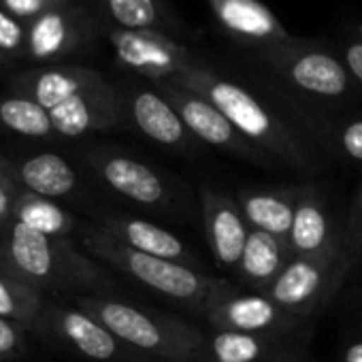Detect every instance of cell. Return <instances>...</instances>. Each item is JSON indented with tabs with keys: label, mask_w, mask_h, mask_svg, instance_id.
Instances as JSON below:
<instances>
[{
	"label": "cell",
	"mask_w": 362,
	"mask_h": 362,
	"mask_svg": "<svg viewBox=\"0 0 362 362\" xmlns=\"http://www.w3.org/2000/svg\"><path fill=\"white\" fill-rule=\"evenodd\" d=\"M0 271L52 298L115 296L117 281L71 239L47 237L11 222L0 233Z\"/></svg>",
	"instance_id": "obj_1"
},
{
	"label": "cell",
	"mask_w": 362,
	"mask_h": 362,
	"mask_svg": "<svg viewBox=\"0 0 362 362\" xmlns=\"http://www.w3.org/2000/svg\"><path fill=\"white\" fill-rule=\"evenodd\" d=\"M11 92L28 96L52 115L56 134L79 139L111 130L119 122L122 103L113 86L86 66H43L18 73Z\"/></svg>",
	"instance_id": "obj_2"
},
{
	"label": "cell",
	"mask_w": 362,
	"mask_h": 362,
	"mask_svg": "<svg viewBox=\"0 0 362 362\" xmlns=\"http://www.w3.org/2000/svg\"><path fill=\"white\" fill-rule=\"evenodd\" d=\"M79 243L100 264H107L147 290L199 313L233 286L230 281L211 277L199 269L136 252L96 224L81 228Z\"/></svg>",
	"instance_id": "obj_3"
},
{
	"label": "cell",
	"mask_w": 362,
	"mask_h": 362,
	"mask_svg": "<svg viewBox=\"0 0 362 362\" xmlns=\"http://www.w3.org/2000/svg\"><path fill=\"white\" fill-rule=\"evenodd\" d=\"M73 303L153 362H203L207 330L177 315L117 296H77Z\"/></svg>",
	"instance_id": "obj_4"
},
{
	"label": "cell",
	"mask_w": 362,
	"mask_h": 362,
	"mask_svg": "<svg viewBox=\"0 0 362 362\" xmlns=\"http://www.w3.org/2000/svg\"><path fill=\"white\" fill-rule=\"evenodd\" d=\"M173 83L192 90L214 103L226 115V119L258 149H264L303 170H309L313 166L300 141L241 86L218 77L197 62H192L179 77H175Z\"/></svg>",
	"instance_id": "obj_5"
},
{
	"label": "cell",
	"mask_w": 362,
	"mask_h": 362,
	"mask_svg": "<svg viewBox=\"0 0 362 362\" xmlns=\"http://www.w3.org/2000/svg\"><path fill=\"white\" fill-rule=\"evenodd\" d=\"M30 332L88 362H153L117 339L86 309L64 298L47 296Z\"/></svg>",
	"instance_id": "obj_6"
},
{
	"label": "cell",
	"mask_w": 362,
	"mask_h": 362,
	"mask_svg": "<svg viewBox=\"0 0 362 362\" xmlns=\"http://www.w3.org/2000/svg\"><path fill=\"white\" fill-rule=\"evenodd\" d=\"M351 269L341 243L315 256H292L264 294L281 309L309 320L332 300Z\"/></svg>",
	"instance_id": "obj_7"
},
{
	"label": "cell",
	"mask_w": 362,
	"mask_h": 362,
	"mask_svg": "<svg viewBox=\"0 0 362 362\" xmlns=\"http://www.w3.org/2000/svg\"><path fill=\"white\" fill-rule=\"evenodd\" d=\"M203 317L214 330L247 334H298L309 326V320L281 309L267 294H243L235 286L222 292L203 311Z\"/></svg>",
	"instance_id": "obj_8"
},
{
	"label": "cell",
	"mask_w": 362,
	"mask_h": 362,
	"mask_svg": "<svg viewBox=\"0 0 362 362\" xmlns=\"http://www.w3.org/2000/svg\"><path fill=\"white\" fill-rule=\"evenodd\" d=\"M86 162L111 192L134 205L160 209L170 201V190L164 177L128 153L96 147L86 151Z\"/></svg>",
	"instance_id": "obj_9"
},
{
	"label": "cell",
	"mask_w": 362,
	"mask_h": 362,
	"mask_svg": "<svg viewBox=\"0 0 362 362\" xmlns=\"http://www.w3.org/2000/svg\"><path fill=\"white\" fill-rule=\"evenodd\" d=\"M156 90L175 107L179 117L184 119L186 128L192 132V136L201 139L203 143L230 151L239 158L247 160H260L258 147L252 145L228 119L226 115L209 103L205 96L181 88L173 81H158Z\"/></svg>",
	"instance_id": "obj_10"
},
{
	"label": "cell",
	"mask_w": 362,
	"mask_h": 362,
	"mask_svg": "<svg viewBox=\"0 0 362 362\" xmlns=\"http://www.w3.org/2000/svg\"><path fill=\"white\" fill-rule=\"evenodd\" d=\"M115 56L126 69L151 79V81H173L184 73L194 60L190 52L153 30H122L109 33Z\"/></svg>",
	"instance_id": "obj_11"
},
{
	"label": "cell",
	"mask_w": 362,
	"mask_h": 362,
	"mask_svg": "<svg viewBox=\"0 0 362 362\" xmlns=\"http://www.w3.org/2000/svg\"><path fill=\"white\" fill-rule=\"evenodd\" d=\"M307 332L298 334H247L207 332L203 362H305Z\"/></svg>",
	"instance_id": "obj_12"
},
{
	"label": "cell",
	"mask_w": 362,
	"mask_h": 362,
	"mask_svg": "<svg viewBox=\"0 0 362 362\" xmlns=\"http://www.w3.org/2000/svg\"><path fill=\"white\" fill-rule=\"evenodd\" d=\"M92 20L77 5H58L28 22L26 56L37 62H56L81 49L92 37Z\"/></svg>",
	"instance_id": "obj_13"
},
{
	"label": "cell",
	"mask_w": 362,
	"mask_h": 362,
	"mask_svg": "<svg viewBox=\"0 0 362 362\" xmlns=\"http://www.w3.org/2000/svg\"><path fill=\"white\" fill-rule=\"evenodd\" d=\"M201 209L214 260L224 269H237L252 230L239 201L226 192L201 188Z\"/></svg>",
	"instance_id": "obj_14"
},
{
	"label": "cell",
	"mask_w": 362,
	"mask_h": 362,
	"mask_svg": "<svg viewBox=\"0 0 362 362\" xmlns=\"http://www.w3.org/2000/svg\"><path fill=\"white\" fill-rule=\"evenodd\" d=\"M341 243L328 199L317 186H298L288 247L292 256H315Z\"/></svg>",
	"instance_id": "obj_15"
},
{
	"label": "cell",
	"mask_w": 362,
	"mask_h": 362,
	"mask_svg": "<svg viewBox=\"0 0 362 362\" xmlns=\"http://www.w3.org/2000/svg\"><path fill=\"white\" fill-rule=\"evenodd\" d=\"M96 226H100L105 233H109L111 237H115L117 241L126 243L128 247H132L136 252H143V254H149L156 258H164V260H173V262L201 271V262L188 250V245L177 235L168 233L166 228H162L153 222L132 218V216H122V214H107L96 222Z\"/></svg>",
	"instance_id": "obj_16"
},
{
	"label": "cell",
	"mask_w": 362,
	"mask_h": 362,
	"mask_svg": "<svg viewBox=\"0 0 362 362\" xmlns=\"http://www.w3.org/2000/svg\"><path fill=\"white\" fill-rule=\"evenodd\" d=\"M218 22L239 41L279 45L288 39L277 16L260 0H207Z\"/></svg>",
	"instance_id": "obj_17"
},
{
	"label": "cell",
	"mask_w": 362,
	"mask_h": 362,
	"mask_svg": "<svg viewBox=\"0 0 362 362\" xmlns=\"http://www.w3.org/2000/svg\"><path fill=\"white\" fill-rule=\"evenodd\" d=\"M13 170L22 190L45 199H69L79 190L77 170L66 158L54 151H39L22 160H13Z\"/></svg>",
	"instance_id": "obj_18"
},
{
	"label": "cell",
	"mask_w": 362,
	"mask_h": 362,
	"mask_svg": "<svg viewBox=\"0 0 362 362\" xmlns=\"http://www.w3.org/2000/svg\"><path fill=\"white\" fill-rule=\"evenodd\" d=\"M130 115L134 126L158 145L170 149H188L192 145V132L158 90L134 92L130 98Z\"/></svg>",
	"instance_id": "obj_19"
},
{
	"label": "cell",
	"mask_w": 362,
	"mask_h": 362,
	"mask_svg": "<svg viewBox=\"0 0 362 362\" xmlns=\"http://www.w3.org/2000/svg\"><path fill=\"white\" fill-rule=\"evenodd\" d=\"M290 258L292 254L286 241L252 228L235 271L243 286H247L252 292L264 294Z\"/></svg>",
	"instance_id": "obj_20"
},
{
	"label": "cell",
	"mask_w": 362,
	"mask_h": 362,
	"mask_svg": "<svg viewBox=\"0 0 362 362\" xmlns=\"http://www.w3.org/2000/svg\"><path fill=\"white\" fill-rule=\"evenodd\" d=\"M296 188H271V190H245L239 192L237 201L243 209V216L254 230L269 233L288 243L294 207H296Z\"/></svg>",
	"instance_id": "obj_21"
},
{
	"label": "cell",
	"mask_w": 362,
	"mask_h": 362,
	"mask_svg": "<svg viewBox=\"0 0 362 362\" xmlns=\"http://www.w3.org/2000/svg\"><path fill=\"white\" fill-rule=\"evenodd\" d=\"M281 66L288 79L309 94L337 98L349 88L347 71L341 66V62L324 52H303L294 58L290 56L281 62Z\"/></svg>",
	"instance_id": "obj_22"
},
{
	"label": "cell",
	"mask_w": 362,
	"mask_h": 362,
	"mask_svg": "<svg viewBox=\"0 0 362 362\" xmlns=\"http://www.w3.org/2000/svg\"><path fill=\"white\" fill-rule=\"evenodd\" d=\"M13 222L24 224L30 230H37L47 237L69 239L71 235H79L86 224H81L71 211H66L58 201L33 194L28 190H20L13 205Z\"/></svg>",
	"instance_id": "obj_23"
},
{
	"label": "cell",
	"mask_w": 362,
	"mask_h": 362,
	"mask_svg": "<svg viewBox=\"0 0 362 362\" xmlns=\"http://www.w3.org/2000/svg\"><path fill=\"white\" fill-rule=\"evenodd\" d=\"M0 126L26 139L52 141L58 136L49 111L37 100L13 92L0 96Z\"/></svg>",
	"instance_id": "obj_24"
},
{
	"label": "cell",
	"mask_w": 362,
	"mask_h": 362,
	"mask_svg": "<svg viewBox=\"0 0 362 362\" xmlns=\"http://www.w3.org/2000/svg\"><path fill=\"white\" fill-rule=\"evenodd\" d=\"M45 294L0 271V317L24 326L28 332L41 315Z\"/></svg>",
	"instance_id": "obj_25"
},
{
	"label": "cell",
	"mask_w": 362,
	"mask_h": 362,
	"mask_svg": "<svg viewBox=\"0 0 362 362\" xmlns=\"http://www.w3.org/2000/svg\"><path fill=\"white\" fill-rule=\"evenodd\" d=\"M107 13L122 30H153L164 24L158 0H105Z\"/></svg>",
	"instance_id": "obj_26"
},
{
	"label": "cell",
	"mask_w": 362,
	"mask_h": 362,
	"mask_svg": "<svg viewBox=\"0 0 362 362\" xmlns=\"http://www.w3.org/2000/svg\"><path fill=\"white\" fill-rule=\"evenodd\" d=\"M28 24L11 16L7 9H0V56L16 58L26 56Z\"/></svg>",
	"instance_id": "obj_27"
},
{
	"label": "cell",
	"mask_w": 362,
	"mask_h": 362,
	"mask_svg": "<svg viewBox=\"0 0 362 362\" xmlns=\"http://www.w3.org/2000/svg\"><path fill=\"white\" fill-rule=\"evenodd\" d=\"M341 245H343V254L356 267L362 260V188L358 190L349 216L345 220V226L341 230Z\"/></svg>",
	"instance_id": "obj_28"
},
{
	"label": "cell",
	"mask_w": 362,
	"mask_h": 362,
	"mask_svg": "<svg viewBox=\"0 0 362 362\" xmlns=\"http://www.w3.org/2000/svg\"><path fill=\"white\" fill-rule=\"evenodd\" d=\"M28 351V330L11 320L0 317V362H18Z\"/></svg>",
	"instance_id": "obj_29"
},
{
	"label": "cell",
	"mask_w": 362,
	"mask_h": 362,
	"mask_svg": "<svg viewBox=\"0 0 362 362\" xmlns=\"http://www.w3.org/2000/svg\"><path fill=\"white\" fill-rule=\"evenodd\" d=\"M0 3H3V9H7L11 16H16L18 20L28 24V22L37 20L39 16H43L45 11H49L58 5L71 3V0H0Z\"/></svg>",
	"instance_id": "obj_30"
},
{
	"label": "cell",
	"mask_w": 362,
	"mask_h": 362,
	"mask_svg": "<svg viewBox=\"0 0 362 362\" xmlns=\"http://www.w3.org/2000/svg\"><path fill=\"white\" fill-rule=\"evenodd\" d=\"M22 188L7 175H0V233L13 222V205L16 197Z\"/></svg>",
	"instance_id": "obj_31"
},
{
	"label": "cell",
	"mask_w": 362,
	"mask_h": 362,
	"mask_svg": "<svg viewBox=\"0 0 362 362\" xmlns=\"http://www.w3.org/2000/svg\"><path fill=\"white\" fill-rule=\"evenodd\" d=\"M339 145L347 158L362 162V119H354L341 128Z\"/></svg>",
	"instance_id": "obj_32"
},
{
	"label": "cell",
	"mask_w": 362,
	"mask_h": 362,
	"mask_svg": "<svg viewBox=\"0 0 362 362\" xmlns=\"http://www.w3.org/2000/svg\"><path fill=\"white\" fill-rule=\"evenodd\" d=\"M345 64H347V71L356 77V81L362 83V43H354L347 47Z\"/></svg>",
	"instance_id": "obj_33"
},
{
	"label": "cell",
	"mask_w": 362,
	"mask_h": 362,
	"mask_svg": "<svg viewBox=\"0 0 362 362\" xmlns=\"http://www.w3.org/2000/svg\"><path fill=\"white\" fill-rule=\"evenodd\" d=\"M339 362H362V334H356L341 347Z\"/></svg>",
	"instance_id": "obj_34"
},
{
	"label": "cell",
	"mask_w": 362,
	"mask_h": 362,
	"mask_svg": "<svg viewBox=\"0 0 362 362\" xmlns=\"http://www.w3.org/2000/svg\"><path fill=\"white\" fill-rule=\"evenodd\" d=\"M0 175H7L16 181V170H13V160L7 158L5 153H0ZM18 184V181H16Z\"/></svg>",
	"instance_id": "obj_35"
},
{
	"label": "cell",
	"mask_w": 362,
	"mask_h": 362,
	"mask_svg": "<svg viewBox=\"0 0 362 362\" xmlns=\"http://www.w3.org/2000/svg\"><path fill=\"white\" fill-rule=\"evenodd\" d=\"M5 62H7V58H5V56H0V66H3Z\"/></svg>",
	"instance_id": "obj_36"
}]
</instances>
